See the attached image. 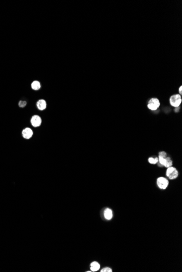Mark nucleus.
I'll return each instance as SVG.
<instances>
[{"instance_id": "1", "label": "nucleus", "mask_w": 182, "mask_h": 272, "mask_svg": "<svg viewBox=\"0 0 182 272\" xmlns=\"http://www.w3.org/2000/svg\"><path fill=\"white\" fill-rule=\"evenodd\" d=\"M182 102L181 96L179 94L172 95L170 98V103L173 107L178 108Z\"/></svg>"}, {"instance_id": "2", "label": "nucleus", "mask_w": 182, "mask_h": 272, "mask_svg": "<svg viewBox=\"0 0 182 272\" xmlns=\"http://www.w3.org/2000/svg\"><path fill=\"white\" fill-rule=\"evenodd\" d=\"M166 175L169 179L174 180L178 178L179 176V172L175 167L171 166L167 168Z\"/></svg>"}, {"instance_id": "3", "label": "nucleus", "mask_w": 182, "mask_h": 272, "mask_svg": "<svg viewBox=\"0 0 182 272\" xmlns=\"http://www.w3.org/2000/svg\"><path fill=\"white\" fill-rule=\"evenodd\" d=\"M160 106V102L157 98H152L149 99L147 104V108L152 110L156 111Z\"/></svg>"}, {"instance_id": "4", "label": "nucleus", "mask_w": 182, "mask_h": 272, "mask_svg": "<svg viewBox=\"0 0 182 272\" xmlns=\"http://www.w3.org/2000/svg\"><path fill=\"white\" fill-rule=\"evenodd\" d=\"M157 184L159 188L161 190H165L169 186V181L165 177H160L157 179Z\"/></svg>"}, {"instance_id": "5", "label": "nucleus", "mask_w": 182, "mask_h": 272, "mask_svg": "<svg viewBox=\"0 0 182 272\" xmlns=\"http://www.w3.org/2000/svg\"><path fill=\"white\" fill-rule=\"evenodd\" d=\"M32 125L34 127H37L40 126L41 123H42V119L37 115H34L31 118V120Z\"/></svg>"}, {"instance_id": "6", "label": "nucleus", "mask_w": 182, "mask_h": 272, "mask_svg": "<svg viewBox=\"0 0 182 272\" xmlns=\"http://www.w3.org/2000/svg\"><path fill=\"white\" fill-rule=\"evenodd\" d=\"M22 136L26 139H29L33 135V132L29 128H26L22 130Z\"/></svg>"}, {"instance_id": "7", "label": "nucleus", "mask_w": 182, "mask_h": 272, "mask_svg": "<svg viewBox=\"0 0 182 272\" xmlns=\"http://www.w3.org/2000/svg\"><path fill=\"white\" fill-rule=\"evenodd\" d=\"M104 215L105 218L107 220L111 219L112 218V216H113V213H112V210L110 209H108V208L106 209L105 210Z\"/></svg>"}, {"instance_id": "8", "label": "nucleus", "mask_w": 182, "mask_h": 272, "mask_svg": "<svg viewBox=\"0 0 182 272\" xmlns=\"http://www.w3.org/2000/svg\"><path fill=\"white\" fill-rule=\"evenodd\" d=\"M37 105L38 109L40 110H43L47 107V103L44 100L40 99L38 101Z\"/></svg>"}, {"instance_id": "9", "label": "nucleus", "mask_w": 182, "mask_h": 272, "mask_svg": "<svg viewBox=\"0 0 182 272\" xmlns=\"http://www.w3.org/2000/svg\"><path fill=\"white\" fill-rule=\"evenodd\" d=\"M100 265L97 262H93L90 264V270L92 271H96L100 269Z\"/></svg>"}, {"instance_id": "10", "label": "nucleus", "mask_w": 182, "mask_h": 272, "mask_svg": "<svg viewBox=\"0 0 182 272\" xmlns=\"http://www.w3.org/2000/svg\"><path fill=\"white\" fill-rule=\"evenodd\" d=\"M172 165H173V161L171 160V158L169 157V156H167V157L165 158V162L164 165H163V166L166 168H168L169 167L172 166Z\"/></svg>"}, {"instance_id": "11", "label": "nucleus", "mask_w": 182, "mask_h": 272, "mask_svg": "<svg viewBox=\"0 0 182 272\" xmlns=\"http://www.w3.org/2000/svg\"><path fill=\"white\" fill-rule=\"evenodd\" d=\"M32 88L35 90H38L40 88V83L38 81H34L31 85Z\"/></svg>"}, {"instance_id": "12", "label": "nucleus", "mask_w": 182, "mask_h": 272, "mask_svg": "<svg viewBox=\"0 0 182 272\" xmlns=\"http://www.w3.org/2000/svg\"><path fill=\"white\" fill-rule=\"evenodd\" d=\"M148 161L149 164H153V165H155V164H157L158 161H159V160H158V157H149L148 159Z\"/></svg>"}, {"instance_id": "13", "label": "nucleus", "mask_w": 182, "mask_h": 272, "mask_svg": "<svg viewBox=\"0 0 182 272\" xmlns=\"http://www.w3.org/2000/svg\"><path fill=\"white\" fill-rule=\"evenodd\" d=\"M27 104V102L26 101H22L20 100L19 103V106L20 108H24Z\"/></svg>"}, {"instance_id": "14", "label": "nucleus", "mask_w": 182, "mask_h": 272, "mask_svg": "<svg viewBox=\"0 0 182 272\" xmlns=\"http://www.w3.org/2000/svg\"><path fill=\"white\" fill-rule=\"evenodd\" d=\"M158 156H161V157H163V158H166L167 157V153H166V152L164 151H161L159 153Z\"/></svg>"}, {"instance_id": "15", "label": "nucleus", "mask_w": 182, "mask_h": 272, "mask_svg": "<svg viewBox=\"0 0 182 272\" xmlns=\"http://www.w3.org/2000/svg\"><path fill=\"white\" fill-rule=\"evenodd\" d=\"M101 272H112V270L110 268H109V267H106V268H103L101 270Z\"/></svg>"}, {"instance_id": "16", "label": "nucleus", "mask_w": 182, "mask_h": 272, "mask_svg": "<svg viewBox=\"0 0 182 272\" xmlns=\"http://www.w3.org/2000/svg\"><path fill=\"white\" fill-rule=\"evenodd\" d=\"M178 91H179V94L180 95H181V94H182V86H181V85L179 87V89H178Z\"/></svg>"}]
</instances>
